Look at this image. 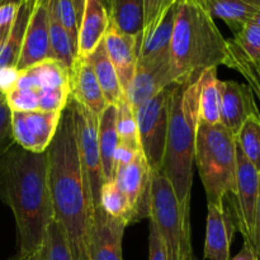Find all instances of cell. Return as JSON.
<instances>
[{
	"label": "cell",
	"mask_w": 260,
	"mask_h": 260,
	"mask_svg": "<svg viewBox=\"0 0 260 260\" xmlns=\"http://www.w3.org/2000/svg\"><path fill=\"white\" fill-rule=\"evenodd\" d=\"M0 201L9 206L17 225V254L10 260H30L55 220L47 151L30 152L15 144L0 157Z\"/></svg>",
	"instance_id": "6da1fadb"
},
{
	"label": "cell",
	"mask_w": 260,
	"mask_h": 260,
	"mask_svg": "<svg viewBox=\"0 0 260 260\" xmlns=\"http://www.w3.org/2000/svg\"><path fill=\"white\" fill-rule=\"evenodd\" d=\"M46 151L55 220L62 228L74 260H91L94 207L79 159L69 102L61 112L57 131Z\"/></svg>",
	"instance_id": "7a4b0ae2"
},
{
	"label": "cell",
	"mask_w": 260,
	"mask_h": 260,
	"mask_svg": "<svg viewBox=\"0 0 260 260\" xmlns=\"http://www.w3.org/2000/svg\"><path fill=\"white\" fill-rule=\"evenodd\" d=\"M200 90L201 75L183 83H175L173 86L169 127L160 170L172 184L183 217L189 223L196 137L200 122Z\"/></svg>",
	"instance_id": "3957f363"
},
{
	"label": "cell",
	"mask_w": 260,
	"mask_h": 260,
	"mask_svg": "<svg viewBox=\"0 0 260 260\" xmlns=\"http://www.w3.org/2000/svg\"><path fill=\"white\" fill-rule=\"evenodd\" d=\"M228 40L198 0H178L170 42V63L178 83L225 65Z\"/></svg>",
	"instance_id": "277c9868"
},
{
	"label": "cell",
	"mask_w": 260,
	"mask_h": 260,
	"mask_svg": "<svg viewBox=\"0 0 260 260\" xmlns=\"http://www.w3.org/2000/svg\"><path fill=\"white\" fill-rule=\"evenodd\" d=\"M194 161L208 205H221L236 190V140L225 126L198 122Z\"/></svg>",
	"instance_id": "5b68a950"
},
{
	"label": "cell",
	"mask_w": 260,
	"mask_h": 260,
	"mask_svg": "<svg viewBox=\"0 0 260 260\" xmlns=\"http://www.w3.org/2000/svg\"><path fill=\"white\" fill-rule=\"evenodd\" d=\"M70 96L69 69L48 58L19 71L5 99L12 112H62Z\"/></svg>",
	"instance_id": "8992f818"
},
{
	"label": "cell",
	"mask_w": 260,
	"mask_h": 260,
	"mask_svg": "<svg viewBox=\"0 0 260 260\" xmlns=\"http://www.w3.org/2000/svg\"><path fill=\"white\" fill-rule=\"evenodd\" d=\"M150 221L155 225L167 251V260H194L190 223L185 221L169 180L152 174Z\"/></svg>",
	"instance_id": "52a82bcc"
},
{
	"label": "cell",
	"mask_w": 260,
	"mask_h": 260,
	"mask_svg": "<svg viewBox=\"0 0 260 260\" xmlns=\"http://www.w3.org/2000/svg\"><path fill=\"white\" fill-rule=\"evenodd\" d=\"M174 84L145 102L135 111L140 149L152 174L160 173L169 127L170 96Z\"/></svg>",
	"instance_id": "ba28073f"
},
{
	"label": "cell",
	"mask_w": 260,
	"mask_h": 260,
	"mask_svg": "<svg viewBox=\"0 0 260 260\" xmlns=\"http://www.w3.org/2000/svg\"><path fill=\"white\" fill-rule=\"evenodd\" d=\"M73 111L76 147L88 189L91 196L93 207L101 206V189L104 184L101 154L98 144V116L69 96Z\"/></svg>",
	"instance_id": "9c48e42d"
},
{
	"label": "cell",
	"mask_w": 260,
	"mask_h": 260,
	"mask_svg": "<svg viewBox=\"0 0 260 260\" xmlns=\"http://www.w3.org/2000/svg\"><path fill=\"white\" fill-rule=\"evenodd\" d=\"M236 190L231 197V207L236 228L244 238V244L253 246L254 228L258 210L260 173L244 156L236 145ZM254 248V246H253Z\"/></svg>",
	"instance_id": "30bf717a"
},
{
	"label": "cell",
	"mask_w": 260,
	"mask_h": 260,
	"mask_svg": "<svg viewBox=\"0 0 260 260\" xmlns=\"http://www.w3.org/2000/svg\"><path fill=\"white\" fill-rule=\"evenodd\" d=\"M61 112H12L14 142L30 152H45L57 131Z\"/></svg>",
	"instance_id": "8fae6325"
},
{
	"label": "cell",
	"mask_w": 260,
	"mask_h": 260,
	"mask_svg": "<svg viewBox=\"0 0 260 260\" xmlns=\"http://www.w3.org/2000/svg\"><path fill=\"white\" fill-rule=\"evenodd\" d=\"M113 180L128 200L135 222L150 217L152 173L141 151L129 164L114 170Z\"/></svg>",
	"instance_id": "7c38bea8"
},
{
	"label": "cell",
	"mask_w": 260,
	"mask_h": 260,
	"mask_svg": "<svg viewBox=\"0 0 260 260\" xmlns=\"http://www.w3.org/2000/svg\"><path fill=\"white\" fill-rule=\"evenodd\" d=\"M52 58L48 35V0H36L23 37L17 69H24Z\"/></svg>",
	"instance_id": "4fadbf2b"
},
{
	"label": "cell",
	"mask_w": 260,
	"mask_h": 260,
	"mask_svg": "<svg viewBox=\"0 0 260 260\" xmlns=\"http://www.w3.org/2000/svg\"><path fill=\"white\" fill-rule=\"evenodd\" d=\"M175 83H178V78L170 60L156 63H137L124 98L135 112L145 102Z\"/></svg>",
	"instance_id": "5bb4252c"
},
{
	"label": "cell",
	"mask_w": 260,
	"mask_h": 260,
	"mask_svg": "<svg viewBox=\"0 0 260 260\" xmlns=\"http://www.w3.org/2000/svg\"><path fill=\"white\" fill-rule=\"evenodd\" d=\"M205 259L230 260V249L236 231L233 207L225 205H207Z\"/></svg>",
	"instance_id": "9a60e30c"
},
{
	"label": "cell",
	"mask_w": 260,
	"mask_h": 260,
	"mask_svg": "<svg viewBox=\"0 0 260 260\" xmlns=\"http://www.w3.org/2000/svg\"><path fill=\"white\" fill-rule=\"evenodd\" d=\"M220 91L221 124L236 135L248 117L259 113L255 95L248 84L234 80H221Z\"/></svg>",
	"instance_id": "2e32d148"
},
{
	"label": "cell",
	"mask_w": 260,
	"mask_h": 260,
	"mask_svg": "<svg viewBox=\"0 0 260 260\" xmlns=\"http://www.w3.org/2000/svg\"><path fill=\"white\" fill-rule=\"evenodd\" d=\"M126 223L107 215L102 207L94 208L90 236L91 260H123L122 239Z\"/></svg>",
	"instance_id": "e0dca14e"
},
{
	"label": "cell",
	"mask_w": 260,
	"mask_h": 260,
	"mask_svg": "<svg viewBox=\"0 0 260 260\" xmlns=\"http://www.w3.org/2000/svg\"><path fill=\"white\" fill-rule=\"evenodd\" d=\"M139 37L140 35H126L109 20V27L103 38L104 48L116 69L123 93H126L136 71Z\"/></svg>",
	"instance_id": "ac0fdd59"
},
{
	"label": "cell",
	"mask_w": 260,
	"mask_h": 260,
	"mask_svg": "<svg viewBox=\"0 0 260 260\" xmlns=\"http://www.w3.org/2000/svg\"><path fill=\"white\" fill-rule=\"evenodd\" d=\"M70 96L99 117L107 102L95 78L93 68L86 58L76 57L69 70Z\"/></svg>",
	"instance_id": "d6986e66"
},
{
	"label": "cell",
	"mask_w": 260,
	"mask_h": 260,
	"mask_svg": "<svg viewBox=\"0 0 260 260\" xmlns=\"http://www.w3.org/2000/svg\"><path fill=\"white\" fill-rule=\"evenodd\" d=\"M109 27V14L102 0H86L79 24L78 57L86 58L103 41Z\"/></svg>",
	"instance_id": "ffe728a7"
},
{
	"label": "cell",
	"mask_w": 260,
	"mask_h": 260,
	"mask_svg": "<svg viewBox=\"0 0 260 260\" xmlns=\"http://www.w3.org/2000/svg\"><path fill=\"white\" fill-rule=\"evenodd\" d=\"M175 5L164 15L159 24L147 35L139 37L137 63H156L170 60V42L174 27Z\"/></svg>",
	"instance_id": "44dd1931"
},
{
	"label": "cell",
	"mask_w": 260,
	"mask_h": 260,
	"mask_svg": "<svg viewBox=\"0 0 260 260\" xmlns=\"http://www.w3.org/2000/svg\"><path fill=\"white\" fill-rule=\"evenodd\" d=\"M215 19L223 20L234 35L253 20L260 9V0H198Z\"/></svg>",
	"instance_id": "7402d4cb"
},
{
	"label": "cell",
	"mask_w": 260,
	"mask_h": 260,
	"mask_svg": "<svg viewBox=\"0 0 260 260\" xmlns=\"http://www.w3.org/2000/svg\"><path fill=\"white\" fill-rule=\"evenodd\" d=\"M116 119L117 107L112 104H107L98 117V144L104 182H111L114 178L113 156L119 141Z\"/></svg>",
	"instance_id": "603a6c76"
},
{
	"label": "cell",
	"mask_w": 260,
	"mask_h": 260,
	"mask_svg": "<svg viewBox=\"0 0 260 260\" xmlns=\"http://www.w3.org/2000/svg\"><path fill=\"white\" fill-rule=\"evenodd\" d=\"M86 60L89 61V63L93 68L94 74H95V78L98 80L107 104H112V106L116 107L118 106L119 102L123 99L124 93L122 90L121 84H119V79L116 73V69H114L113 63L109 60L108 55H107L103 41L86 57Z\"/></svg>",
	"instance_id": "cb8c5ba5"
},
{
	"label": "cell",
	"mask_w": 260,
	"mask_h": 260,
	"mask_svg": "<svg viewBox=\"0 0 260 260\" xmlns=\"http://www.w3.org/2000/svg\"><path fill=\"white\" fill-rule=\"evenodd\" d=\"M220 81L217 76V68L207 69L201 74L198 116H200V122L202 123H221Z\"/></svg>",
	"instance_id": "d4e9b609"
},
{
	"label": "cell",
	"mask_w": 260,
	"mask_h": 260,
	"mask_svg": "<svg viewBox=\"0 0 260 260\" xmlns=\"http://www.w3.org/2000/svg\"><path fill=\"white\" fill-rule=\"evenodd\" d=\"M36 0H25L19 5L14 24L5 42L0 46V70L17 68L22 50L23 37ZM18 70V69H17Z\"/></svg>",
	"instance_id": "484cf974"
},
{
	"label": "cell",
	"mask_w": 260,
	"mask_h": 260,
	"mask_svg": "<svg viewBox=\"0 0 260 260\" xmlns=\"http://www.w3.org/2000/svg\"><path fill=\"white\" fill-rule=\"evenodd\" d=\"M48 35L52 58L60 61L70 70L78 57V52L58 18L56 0H48Z\"/></svg>",
	"instance_id": "4316f807"
},
{
	"label": "cell",
	"mask_w": 260,
	"mask_h": 260,
	"mask_svg": "<svg viewBox=\"0 0 260 260\" xmlns=\"http://www.w3.org/2000/svg\"><path fill=\"white\" fill-rule=\"evenodd\" d=\"M109 20L126 35L139 36L144 29V0H114Z\"/></svg>",
	"instance_id": "83f0119b"
},
{
	"label": "cell",
	"mask_w": 260,
	"mask_h": 260,
	"mask_svg": "<svg viewBox=\"0 0 260 260\" xmlns=\"http://www.w3.org/2000/svg\"><path fill=\"white\" fill-rule=\"evenodd\" d=\"M260 60V28L253 23H248L240 32L234 35L233 40H228V58L230 61H256Z\"/></svg>",
	"instance_id": "f1b7e54d"
},
{
	"label": "cell",
	"mask_w": 260,
	"mask_h": 260,
	"mask_svg": "<svg viewBox=\"0 0 260 260\" xmlns=\"http://www.w3.org/2000/svg\"><path fill=\"white\" fill-rule=\"evenodd\" d=\"M101 207L107 215L117 218V220H121L127 226L135 222L134 210H132L124 193L119 189L114 180L104 182V184L102 185Z\"/></svg>",
	"instance_id": "f546056e"
},
{
	"label": "cell",
	"mask_w": 260,
	"mask_h": 260,
	"mask_svg": "<svg viewBox=\"0 0 260 260\" xmlns=\"http://www.w3.org/2000/svg\"><path fill=\"white\" fill-rule=\"evenodd\" d=\"M235 140L244 156L260 173V112L246 118Z\"/></svg>",
	"instance_id": "4dcf8cb0"
},
{
	"label": "cell",
	"mask_w": 260,
	"mask_h": 260,
	"mask_svg": "<svg viewBox=\"0 0 260 260\" xmlns=\"http://www.w3.org/2000/svg\"><path fill=\"white\" fill-rule=\"evenodd\" d=\"M30 260H74L62 228L56 220L48 226L43 245Z\"/></svg>",
	"instance_id": "1f68e13d"
},
{
	"label": "cell",
	"mask_w": 260,
	"mask_h": 260,
	"mask_svg": "<svg viewBox=\"0 0 260 260\" xmlns=\"http://www.w3.org/2000/svg\"><path fill=\"white\" fill-rule=\"evenodd\" d=\"M116 127L119 142H124V144L140 147L135 112L124 96L117 106Z\"/></svg>",
	"instance_id": "d6a6232c"
},
{
	"label": "cell",
	"mask_w": 260,
	"mask_h": 260,
	"mask_svg": "<svg viewBox=\"0 0 260 260\" xmlns=\"http://www.w3.org/2000/svg\"><path fill=\"white\" fill-rule=\"evenodd\" d=\"M178 0H144V29L141 36L151 32Z\"/></svg>",
	"instance_id": "836d02e7"
},
{
	"label": "cell",
	"mask_w": 260,
	"mask_h": 260,
	"mask_svg": "<svg viewBox=\"0 0 260 260\" xmlns=\"http://www.w3.org/2000/svg\"><path fill=\"white\" fill-rule=\"evenodd\" d=\"M56 9H57L58 18L62 23L63 28L68 35L70 36L71 42L78 52V35H79V19L76 15L75 7L73 0H56Z\"/></svg>",
	"instance_id": "e575fe53"
},
{
	"label": "cell",
	"mask_w": 260,
	"mask_h": 260,
	"mask_svg": "<svg viewBox=\"0 0 260 260\" xmlns=\"http://www.w3.org/2000/svg\"><path fill=\"white\" fill-rule=\"evenodd\" d=\"M15 145L12 131V111L4 94L0 93V157Z\"/></svg>",
	"instance_id": "d590c367"
},
{
	"label": "cell",
	"mask_w": 260,
	"mask_h": 260,
	"mask_svg": "<svg viewBox=\"0 0 260 260\" xmlns=\"http://www.w3.org/2000/svg\"><path fill=\"white\" fill-rule=\"evenodd\" d=\"M228 68L234 69L244 76L254 95L260 101V60L256 61H230Z\"/></svg>",
	"instance_id": "8d00e7d4"
},
{
	"label": "cell",
	"mask_w": 260,
	"mask_h": 260,
	"mask_svg": "<svg viewBox=\"0 0 260 260\" xmlns=\"http://www.w3.org/2000/svg\"><path fill=\"white\" fill-rule=\"evenodd\" d=\"M19 5L3 4L0 5V46L5 42L14 24Z\"/></svg>",
	"instance_id": "74e56055"
},
{
	"label": "cell",
	"mask_w": 260,
	"mask_h": 260,
	"mask_svg": "<svg viewBox=\"0 0 260 260\" xmlns=\"http://www.w3.org/2000/svg\"><path fill=\"white\" fill-rule=\"evenodd\" d=\"M140 151H141L140 147L132 146V145L118 141V145H117V149L116 151H114V156H113L114 170H116L117 168L129 164V162L137 156V154H139Z\"/></svg>",
	"instance_id": "f35d334b"
},
{
	"label": "cell",
	"mask_w": 260,
	"mask_h": 260,
	"mask_svg": "<svg viewBox=\"0 0 260 260\" xmlns=\"http://www.w3.org/2000/svg\"><path fill=\"white\" fill-rule=\"evenodd\" d=\"M149 260H167L164 243L157 233L154 223L150 221V236H149Z\"/></svg>",
	"instance_id": "ab89813d"
},
{
	"label": "cell",
	"mask_w": 260,
	"mask_h": 260,
	"mask_svg": "<svg viewBox=\"0 0 260 260\" xmlns=\"http://www.w3.org/2000/svg\"><path fill=\"white\" fill-rule=\"evenodd\" d=\"M253 246L255 250L258 260H260V188H259V201H258V210H256L255 217V228H254V239Z\"/></svg>",
	"instance_id": "60d3db41"
},
{
	"label": "cell",
	"mask_w": 260,
	"mask_h": 260,
	"mask_svg": "<svg viewBox=\"0 0 260 260\" xmlns=\"http://www.w3.org/2000/svg\"><path fill=\"white\" fill-rule=\"evenodd\" d=\"M231 260H258L255 250H254L253 246L248 245V244H244L243 249L238 253V255Z\"/></svg>",
	"instance_id": "b9f144b4"
},
{
	"label": "cell",
	"mask_w": 260,
	"mask_h": 260,
	"mask_svg": "<svg viewBox=\"0 0 260 260\" xmlns=\"http://www.w3.org/2000/svg\"><path fill=\"white\" fill-rule=\"evenodd\" d=\"M85 2L86 0H73V4L74 7H75L76 15H78V19H79V24H80L81 17H83L84 8H85Z\"/></svg>",
	"instance_id": "7bdbcfd3"
},
{
	"label": "cell",
	"mask_w": 260,
	"mask_h": 260,
	"mask_svg": "<svg viewBox=\"0 0 260 260\" xmlns=\"http://www.w3.org/2000/svg\"><path fill=\"white\" fill-rule=\"evenodd\" d=\"M25 0H0V5L3 4H17L20 5L22 3H24Z\"/></svg>",
	"instance_id": "ee69618b"
},
{
	"label": "cell",
	"mask_w": 260,
	"mask_h": 260,
	"mask_svg": "<svg viewBox=\"0 0 260 260\" xmlns=\"http://www.w3.org/2000/svg\"><path fill=\"white\" fill-rule=\"evenodd\" d=\"M250 23H253V24H255L256 27L260 28V9L258 10V12H256V14L254 15L253 20H251Z\"/></svg>",
	"instance_id": "f6af8a7d"
},
{
	"label": "cell",
	"mask_w": 260,
	"mask_h": 260,
	"mask_svg": "<svg viewBox=\"0 0 260 260\" xmlns=\"http://www.w3.org/2000/svg\"><path fill=\"white\" fill-rule=\"evenodd\" d=\"M102 2H103L104 7H106V8H107V10H108V13H109V10H111L112 5H113L114 0H102Z\"/></svg>",
	"instance_id": "bcb514c9"
}]
</instances>
